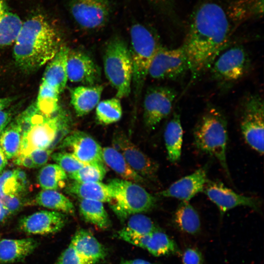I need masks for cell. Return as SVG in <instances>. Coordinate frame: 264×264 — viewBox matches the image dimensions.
<instances>
[{
	"label": "cell",
	"mask_w": 264,
	"mask_h": 264,
	"mask_svg": "<svg viewBox=\"0 0 264 264\" xmlns=\"http://www.w3.org/2000/svg\"><path fill=\"white\" fill-rule=\"evenodd\" d=\"M108 184L112 193L110 206L121 222L132 215L150 211L156 205L155 197L138 183L114 178Z\"/></svg>",
	"instance_id": "6"
},
{
	"label": "cell",
	"mask_w": 264,
	"mask_h": 264,
	"mask_svg": "<svg viewBox=\"0 0 264 264\" xmlns=\"http://www.w3.org/2000/svg\"><path fill=\"white\" fill-rule=\"evenodd\" d=\"M128 219L127 224L123 228L132 234L145 235L159 229L150 218L141 213L132 215Z\"/></svg>",
	"instance_id": "36"
},
{
	"label": "cell",
	"mask_w": 264,
	"mask_h": 264,
	"mask_svg": "<svg viewBox=\"0 0 264 264\" xmlns=\"http://www.w3.org/2000/svg\"><path fill=\"white\" fill-rule=\"evenodd\" d=\"M103 65L106 77L116 91V97H128L131 90L132 66L130 49L122 38L115 36L108 41Z\"/></svg>",
	"instance_id": "4"
},
{
	"label": "cell",
	"mask_w": 264,
	"mask_h": 264,
	"mask_svg": "<svg viewBox=\"0 0 264 264\" xmlns=\"http://www.w3.org/2000/svg\"><path fill=\"white\" fill-rule=\"evenodd\" d=\"M14 176L20 183L23 192L25 191L29 186V181L27 175L24 171L21 168H17L13 170Z\"/></svg>",
	"instance_id": "45"
},
{
	"label": "cell",
	"mask_w": 264,
	"mask_h": 264,
	"mask_svg": "<svg viewBox=\"0 0 264 264\" xmlns=\"http://www.w3.org/2000/svg\"><path fill=\"white\" fill-rule=\"evenodd\" d=\"M130 49L132 66V82L136 96L139 95L153 58L161 45L158 36L147 26L135 23L130 29Z\"/></svg>",
	"instance_id": "5"
},
{
	"label": "cell",
	"mask_w": 264,
	"mask_h": 264,
	"mask_svg": "<svg viewBox=\"0 0 264 264\" xmlns=\"http://www.w3.org/2000/svg\"><path fill=\"white\" fill-rule=\"evenodd\" d=\"M66 220V216L63 213L43 210L22 218L18 227L26 234L46 235L60 231Z\"/></svg>",
	"instance_id": "16"
},
{
	"label": "cell",
	"mask_w": 264,
	"mask_h": 264,
	"mask_svg": "<svg viewBox=\"0 0 264 264\" xmlns=\"http://www.w3.org/2000/svg\"><path fill=\"white\" fill-rule=\"evenodd\" d=\"M182 264H204L202 253L198 248H187L182 255Z\"/></svg>",
	"instance_id": "42"
},
{
	"label": "cell",
	"mask_w": 264,
	"mask_h": 264,
	"mask_svg": "<svg viewBox=\"0 0 264 264\" xmlns=\"http://www.w3.org/2000/svg\"><path fill=\"white\" fill-rule=\"evenodd\" d=\"M68 79L85 86L96 85L101 78L99 67L87 54L69 50L67 56Z\"/></svg>",
	"instance_id": "17"
},
{
	"label": "cell",
	"mask_w": 264,
	"mask_h": 264,
	"mask_svg": "<svg viewBox=\"0 0 264 264\" xmlns=\"http://www.w3.org/2000/svg\"><path fill=\"white\" fill-rule=\"evenodd\" d=\"M102 85L79 86L70 93L71 103L78 116L89 113L100 102L103 90Z\"/></svg>",
	"instance_id": "23"
},
{
	"label": "cell",
	"mask_w": 264,
	"mask_h": 264,
	"mask_svg": "<svg viewBox=\"0 0 264 264\" xmlns=\"http://www.w3.org/2000/svg\"><path fill=\"white\" fill-rule=\"evenodd\" d=\"M59 92L52 87L42 81L40 85L36 106L45 115H52L59 110Z\"/></svg>",
	"instance_id": "34"
},
{
	"label": "cell",
	"mask_w": 264,
	"mask_h": 264,
	"mask_svg": "<svg viewBox=\"0 0 264 264\" xmlns=\"http://www.w3.org/2000/svg\"><path fill=\"white\" fill-rule=\"evenodd\" d=\"M122 115L120 99L114 97L100 101L96 107V118L103 125H109L118 121Z\"/></svg>",
	"instance_id": "33"
},
{
	"label": "cell",
	"mask_w": 264,
	"mask_h": 264,
	"mask_svg": "<svg viewBox=\"0 0 264 264\" xmlns=\"http://www.w3.org/2000/svg\"><path fill=\"white\" fill-rule=\"evenodd\" d=\"M106 174L103 163L86 164L69 177L79 182H101Z\"/></svg>",
	"instance_id": "35"
},
{
	"label": "cell",
	"mask_w": 264,
	"mask_h": 264,
	"mask_svg": "<svg viewBox=\"0 0 264 264\" xmlns=\"http://www.w3.org/2000/svg\"><path fill=\"white\" fill-rule=\"evenodd\" d=\"M193 136L196 147L216 158L229 176L226 157L227 122L223 112L213 105L207 107L194 128Z\"/></svg>",
	"instance_id": "3"
},
{
	"label": "cell",
	"mask_w": 264,
	"mask_h": 264,
	"mask_svg": "<svg viewBox=\"0 0 264 264\" xmlns=\"http://www.w3.org/2000/svg\"><path fill=\"white\" fill-rule=\"evenodd\" d=\"M36 203L63 213L74 215L75 208L71 201L64 195L54 190H43L36 197Z\"/></svg>",
	"instance_id": "30"
},
{
	"label": "cell",
	"mask_w": 264,
	"mask_h": 264,
	"mask_svg": "<svg viewBox=\"0 0 264 264\" xmlns=\"http://www.w3.org/2000/svg\"><path fill=\"white\" fill-rule=\"evenodd\" d=\"M55 264H84L72 245L69 246L61 253Z\"/></svg>",
	"instance_id": "41"
},
{
	"label": "cell",
	"mask_w": 264,
	"mask_h": 264,
	"mask_svg": "<svg viewBox=\"0 0 264 264\" xmlns=\"http://www.w3.org/2000/svg\"><path fill=\"white\" fill-rule=\"evenodd\" d=\"M113 147L119 152L132 168L146 180L157 179L159 165L136 146L123 132H117L112 140Z\"/></svg>",
	"instance_id": "13"
},
{
	"label": "cell",
	"mask_w": 264,
	"mask_h": 264,
	"mask_svg": "<svg viewBox=\"0 0 264 264\" xmlns=\"http://www.w3.org/2000/svg\"><path fill=\"white\" fill-rule=\"evenodd\" d=\"M173 222L180 231L196 235L201 229L199 215L189 201H181L174 212Z\"/></svg>",
	"instance_id": "28"
},
{
	"label": "cell",
	"mask_w": 264,
	"mask_h": 264,
	"mask_svg": "<svg viewBox=\"0 0 264 264\" xmlns=\"http://www.w3.org/2000/svg\"><path fill=\"white\" fill-rule=\"evenodd\" d=\"M251 62L245 48L241 45L228 46L216 57L210 70L212 78L220 86L229 87L245 76Z\"/></svg>",
	"instance_id": "7"
},
{
	"label": "cell",
	"mask_w": 264,
	"mask_h": 264,
	"mask_svg": "<svg viewBox=\"0 0 264 264\" xmlns=\"http://www.w3.org/2000/svg\"><path fill=\"white\" fill-rule=\"evenodd\" d=\"M183 134L180 114L175 111L167 123L164 132L167 156L171 162H177L180 159Z\"/></svg>",
	"instance_id": "25"
},
{
	"label": "cell",
	"mask_w": 264,
	"mask_h": 264,
	"mask_svg": "<svg viewBox=\"0 0 264 264\" xmlns=\"http://www.w3.org/2000/svg\"><path fill=\"white\" fill-rule=\"evenodd\" d=\"M177 96L176 90L167 86H153L146 92L143 101L145 127L153 130L171 112Z\"/></svg>",
	"instance_id": "11"
},
{
	"label": "cell",
	"mask_w": 264,
	"mask_h": 264,
	"mask_svg": "<svg viewBox=\"0 0 264 264\" xmlns=\"http://www.w3.org/2000/svg\"><path fill=\"white\" fill-rule=\"evenodd\" d=\"M119 264H154L143 259H136L133 260H122Z\"/></svg>",
	"instance_id": "48"
},
{
	"label": "cell",
	"mask_w": 264,
	"mask_h": 264,
	"mask_svg": "<svg viewBox=\"0 0 264 264\" xmlns=\"http://www.w3.org/2000/svg\"><path fill=\"white\" fill-rule=\"evenodd\" d=\"M51 156L57 164L68 175L77 171L85 165L72 153L57 152L52 154Z\"/></svg>",
	"instance_id": "37"
},
{
	"label": "cell",
	"mask_w": 264,
	"mask_h": 264,
	"mask_svg": "<svg viewBox=\"0 0 264 264\" xmlns=\"http://www.w3.org/2000/svg\"><path fill=\"white\" fill-rule=\"evenodd\" d=\"M13 101L11 97H4L0 98V111L5 110L8 107Z\"/></svg>",
	"instance_id": "49"
},
{
	"label": "cell",
	"mask_w": 264,
	"mask_h": 264,
	"mask_svg": "<svg viewBox=\"0 0 264 264\" xmlns=\"http://www.w3.org/2000/svg\"><path fill=\"white\" fill-rule=\"evenodd\" d=\"M7 164V158L0 147V174L3 171Z\"/></svg>",
	"instance_id": "50"
},
{
	"label": "cell",
	"mask_w": 264,
	"mask_h": 264,
	"mask_svg": "<svg viewBox=\"0 0 264 264\" xmlns=\"http://www.w3.org/2000/svg\"><path fill=\"white\" fill-rule=\"evenodd\" d=\"M70 127L69 119L64 114L59 122L55 137L47 149L53 151L54 149L57 148L64 138L69 134Z\"/></svg>",
	"instance_id": "39"
},
{
	"label": "cell",
	"mask_w": 264,
	"mask_h": 264,
	"mask_svg": "<svg viewBox=\"0 0 264 264\" xmlns=\"http://www.w3.org/2000/svg\"><path fill=\"white\" fill-rule=\"evenodd\" d=\"M52 153V151L48 149H37L31 152L29 155L37 168L44 166Z\"/></svg>",
	"instance_id": "43"
},
{
	"label": "cell",
	"mask_w": 264,
	"mask_h": 264,
	"mask_svg": "<svg viewBox=\"0 0 264 264\" xmlns=\"http://www.w3.org/2000/svg\"><path fill=\"white\" fill-rule=\"evenodd\" d=\"M3 191L4 195H20L22 189L16 179L13 171L7 170L0 175Z\"/></svg>",
	"instance_id": "38"
},
{
	"label": "cell",
	"mask_w": 264,
	"mask_h": 264,
	"mask_svg": "<svg viewBox=\"0 0 264 264\" xmlns=\"http://www.w3.org/2000/svg\"><path fill=\"white\" fill-rule=\"evenodd\" d=\"M67 193L80 199L110 202L112 198V190L107 184L101 182H79L73 181L66 188Z\"/></svg>",
	"instance_id": "24"
},
{
	"label": "cell",
	"mask_w": 264,
	"mask_h": 264,
	"mask_svg": "<svg viewBox=\"0 0 264 264\" xmlns=\"http://www.w3.org/2000/svg\"></svg>",
	"instance_id": "53"
},
{
	"label": "cell",
	"mask_w": 264,
	"mask_h": 264,
	"mask_svg": "<svg viewBox=\"0 0 264 264\" xmlns=\"http://www.w3.org/2000/svg\"><path fill=\"white\" fill-rule=\"evenodd\" d=\"M11 118L12 114L10 111L5 109L0 111V136L9 124Z\"/></svg>",
	"instance_id": "46"
},
{
	"label": "cell",
	"mask_w": 264,
	"mask_h": 264,
	"mask_svg": "<svg viewBox=\"0 0 264 264\" xmlns=\"http://www.w3.org/2000/svg\"><path fill=\"white\" fill-rule=\"evenodd\" d=\"M240 129L246 142L255 151L264 153V106L257 93L247 95L240 107Z\"/></svg>",
	"instance_id": "9"
},
{
	"label": "cell",
	"mask_w": 264,
	"mask_h": 264,
	"mask_svg": "<svg viewBox=\"0 0 264 264\" xmlns=\"http://www.w3.org/2000/svg\"><path fill=\"white\" fill-rule=\"evenodd\" d=\"M207 170L206 166L201 167L174 182L157 195L163 197L176 198L181 201H189L197 194L203 192L208 180Z\"/></svg>",
	"instance_id": "19"
},
{
	"label": "cell",
	"mask_w": 264,
	"mask_h": 264,
	"mask_svg": "<svg viewBox=\"0 0 264 264\" xmlns=\"http://www.w3.org/2000/svg\"><path fill=\"white\" fill-rule=\"evenodd\" d=\"M22 139L21 130L16 122L9 123L0 136V147L7 159L18 154Z\"/></svg>",
	"instance_id": "32"
},
{
	"label": "cell",
	"mask_w": 264,
	"mask_h": 264,
	"mask_svg": "<svg viewBox=\"0 0 264 264\" xmlns=\"http://www.w3.org/2000/svg\"><path fill=\"white\" fill-rule=\"evenodd\" d=\"M84 264H96L107 255L105 247L89 231L79 229L70 243Z\"/></svg>",
	"instance_id": "20"
},
{
	"label": "cell",
	"mask_w": 264,
	"mask_h": 264,
	"mask_svg": "<svg viewBox=\"0 0 264 264\" xmlns=\"http://www.w3.org/2000/svg\"><path fill=\"white\" fill-rule=\"evenodd\" d=\"M4 195L3 191V188H2V184L1 181V179L0 178V199L2 198V197Z\"/></svg>",
	"instance_id": "52"
},
{
	"label": "cell",
	"mask_w": 264,
	"mask_h": 264,
	"mask_svg": "<svg viewBox=\"0 0 264 264\" xmlns=\"http://www.w3.org/2000/svg\"><path fill=\"white\" fill-rule=\"evenodd\" d=\"M79 208L82 217L87 222L102 229H107L110 226V220L103 202L80 199Z\"/></svg>",
	"instance_id": "29"
},
{
	"label": "cell",
	"mask_w": 264,
	"mask_h": 264,
	"mask_svg": "<svg viewBox=\"0 0 264 264\" xmlns=\"http://www.w3.org/2000/svg\"><path fill=\"white\" fill-rule=\"evenodd\" d=\"M22 22L12 11L6 0H0V48L13 44Z\"/></svg>",
	"instance_id": "26"
},
{
	"label": "cell",
	"mask_w": 264,
	"mask_h": 264,
	"mask_svg": "<svg viewBox=\"0 0 264 264\" xmlns=\"http://www.w3.org/2000/svg\"><path fill=\"white\" fill-rule=\"evenodd\" d=\"M203 192L217 206L221 216L238 206H246L257 211L260 209V201L258 199L239 194L220 181L208 180Z\"/></svg>",
	"instance_id": "15"
},
{
	"label": "cell",
	"mask_w": 264,
	"mask_h": 264,
	"mask_svg": "<svg viewBox=\"0 0 264 264\" xmlns=\"http://www.w3.org/2000/svg\"><path fill=\"white\" fill-rule=\"evenodd\" d=\"M38 242L33 238L4 239L0 240V264L24 260L36 249Z\"/></svg>",
	"instance_id": "22"
},
{
	"label": "cell",
	"mask_w": 264,
	"mask_h": 264,
	"mask_svg": "<svg viewBox=\"0 0 264 264\" xmlns=\"http://www.w3.org/2000/svg\"><path fill=\"white\" fill-rule=\"evenodd\" d=\"M66 173L57 164L44 166L38 173L37 180L44 190H57L65 186Z\"/></svg>",
	"instance_id": "31"
},
{
	"label": "cell",
	"mask_w": 264,
	"mask_h": 264,
	"mask_svg": "<svg viewBox=\"0 0 264 264\" xmlns=\"http://www.w3.org/2000/svg\"><path fill=\"white\" fill-rule=\"evenodd\" d=\"M25 111L31 118L32 125L29 131L22 135L18 154L28 155L34 150L47 149L55 137L64 115L59 112V110L52 115L44 114L38 110L35 103Z\"/></svg>",
	"instance_id": "8"
},
{
	"label": "cell",
	"mask_w": 264,
	"mask_h": 264,
	"mask_svg": "<svg viewBox=\"0 0 264 264\" xmlns=\"http://www.w3.org/2000/svg\"><path fill=\"white\" fill-rule=\"evenodd\" d=\"M188 71V58L182 46L168 48L161 45L153 58L148 75L154 79L175 80Z\"/></svg>",
	"instance_id": "10"
},
{
	"label": "cell",
	"mask_w": 264,
	"mask_h": 264,
	"mask_svg": "<svg viewBox=\"0 0 264 264\" xmlns=\"http://www.w3.org/2000/svg\"><path fill=\"white\" fill-rule=\"evenodd\" d=\"M69 49L61 45L54 57L47 64L42 79L59 94L63 91L68 80L67 56Z\"/></svg>",
	"instance_id": "21"
},
{
	"label": "cell",
	"mask_w": 264,
	"mask_h": 264,
	"mask_svg": "<svg viewBox=\"0 0 264 264\" xmlns=\"http://www.w3.org/2000/svg\"><path fill=\"white\" fill-rule=\"evenodd\" d=\"M14 162L17 165L23 166L27 168H34L36 166L29 154H18L14 158Z\"/></svg>",
	"instance_id": "44"
},
{
	"label": "cell",
	"mask_w": 264,
	"mask_h": 264,
	"mask_svg": "<svg viewBox=\"0 0 264 264\" xmlns=\"http://www.w3.org/2000/svg\"><path fill=\"white\" fill-rule=\"evenodd\" d=\"M58 148L71 149L73 155L85 164L103 163L102 148L94 138L84 132L77 131L68 134Z\"/></svg>",
	"instance_id": "18"
},
{
	"label": "cell",
	"mask_w": 264,
	"mask_h": 264,
	"mask_svg": "<svg viewBox=\"0 0 264 264\" xmlns=\"http://www.w3.org/2000/svg\"><path fill=\"white\" fill-rule=\"evenodd\" d=\"M14 45L16 64L22 70L31 72L54 57L61 46V37L46 17L37 14L22 22Z\"/></svg>",
	"instance_id": "2"
},
{
	"label": "cell",
	"mask_w": 264,
	"mask_h": 264,
	"mask_svg": "<svg viewBox=\"0 0 264 264\" xmlns=\"http://www.w3.org/2000/svg\"><path fill=\"white\" fill-rule=\"evenodd\" d=\"M234 25L228 7L217 0H202L196 6L182 45L192 80L209 70L216 57L228 46Z\"/></svg>",
	"instance_id": "1"
},
{
	"label": "cell",
	"mask_w": 264,
	"mask_h": 264,
	"mask_svg": "<svg viewBox=\"0 0 264 264\" xmlns=\"http://www.w3.org/2000/svg\"><path fill=\"white\" fill-rule=\"evenodd\" d=\"M10 216L8 211L3 206L0 202V222L5 220L7 217Z\"/></svg>",
	"instance_id": "51"
},
{
	"label": "cell",
	"mask_w": 264,
	"mask_h": 264,
	"mask_svg": "<svg viewBox=\"0 0 264 264\" xmlns=\"http://www.w3.org/2000/svg\"><path fill=\"white\" fill-rule=\"evenodd\" d=\"M70 12L82 28L93 30L103 27L111 14L109 0H68Z\"/></svg>",
	"instance_id": "12"
},
{
	"label": "cell",
	"mask_w": 264,
	"mask_h": 264,
	"mask_svg": "<svg viewBox=\"0 0 264 264\" xmlns=\"http://www.w3.org/2000/svg\"><path fill=\"white\" fill-rule=\"evenodd\" d=\"M115 236L146 249L154 256L178 255L181 253L176 242L160 228L145 235L132 234L122 228L116 233Z\"/></svg>",
	"instance_id": "14"
},
{
	"label": "cell",
	"mask_w": 264,
	"mask_h": 264,
	"mask_svg": "<svg viewBox=\"0 0 264 264\" xmlns=\"http://www.w3.org/2000/svg\"><path fill=\"white\" fill-rule=\"evenodd\" d=\"M161 7L165 8L168 11L175 10V0H150Z\"/></svg>",
	"instance_id": "47"
},
{
	"label": "cell",
	"mask_w": 264,
	"mask_h": 264,
	"mask_svg": "<svg viewBox=\"0 0 264 264\" xmlns=\"http://www.w3.org/2000/svg\"><path fill=\"white\" fill-rule=\"evenodd\" d=\"M0 202L10 216L17 213L24 205V201L20 195H4L0 199Z\"/></svg>",
	"instance_id": "40"
},
{
	"label": "cell",
	"mask_w": 264,
	"mask_h": 264,
	"mask_svg": "<svg viewBox=\"0 0 264 264\" xmlns=\"http://www.w3.org/2000/svg\"><path fill=\"white\" fill-rule=\"evenodd\" d=\"M103 161L124 180L138 184H144L146 180L129 165L121 154L113 147L102 148Z\"/></svg>",
	"instance_id": "27"
}]
</instances>
